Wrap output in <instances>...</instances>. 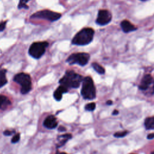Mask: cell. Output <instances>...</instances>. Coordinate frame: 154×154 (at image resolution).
I'll return each instance as SVG.
<instances>
[{"instance_id":"obj_24","label":"cell","mask_w":154,"mask_h":154,"mask_svg":"<svg viewBox=\"0 0 154 154\" xmlns=\"http://www.w3.org/2000/svg\"><path fill=\"white\" fill-rule=\"evenodd\" d=\"M147 139H149V140H151V139L154 138V133L149 134V135H147Z\"/></svg>"},{"instance_id":"obj_6","label":"cell","mask_w":154,"mask_h":154,"mask_svg":"<svg viewBox=\"0 0 154 154\" xmlns=\"http://www.w3.org/2000/svg\"><path fill=\"white\" fill-rule=\"evenodd\" d=\"M90 55L87 53L81 52L72 54L67 59L66 62L69 64H77L80 66H85L88 62Z\"/></svg>"},{"instance_id":"obj_29","label":"cell","mask_w":154,"mask_h":154,"mask_svg":"<svg viewBox=\"0 0 154 154\" xmlns=\"http://www.w3.org/2000/svg\"><path fill=\"white\" fill-rule=\"evenodd\" d=\"M150 154H154V151H153V152H152Z\"/></svg>"},{"instance_id":"obj_19","label":"cell","mask_w":154,"mask_h":154,"mask_svg":"<svg viewBox=\"0 0 154 154\" xmlns=\"http://www.w3.org/2000/svg\"><path fill=\"white\" fill-rule=\"evenodd\" d=\"M29 0H20L18 8H28V7L26 5V3L29 1Z\"/></svg>"},{"instance_id":"obj_2","label":"cell","mask_w":154,"mask_h":154,"mask_svg":"<svg viewBox=\"0 0 154 154\" xmlns=\"http://www.w3.org/2000/svg\"><path fill=\"white\" fill-rule=\"evenodd\" d=\"M94 33V30L91 28H83L75 35L72 42L73 45L79 46L88 45L93 40Z\"/></svg>"},{"instance_id":"obj_7","label":"cell","mask_w":154,"mask_h":154,"mask_svg":"<svg viewBox=\"0 0 154 154\" xmlns=\"http://www.w3.org/2000/svg\"><path fill=\"white\" fill-rule=\"evenodd\" d=\"M61 17V14L52 11L48 10H44L38 11L34 13L31 18H38V19H44L51 22L55 21L58 20Z\"/></svg>"},{"instance_id":"obj_1","label":"cell","mask_w":154,"mask_h":154,"mask_svg":"<svg viewBox=\"0 0 154 154\" xmlns=\"http://www.w3.org/2000/svg\"><path fill=\"white\" fill-rule=\"evenodd\" d=\"M83 79L81 75L75 73L74 71L67 70L63 77L60 79L59 83L67 89L69 88H76L79 87Z\"/></svg>"},{"instance_id":"obj_13","label":"cell","mask_w":154,"mask_h":154,"mask_svg":"<svg viewBox=\"0 0 154 154\" xmlns=\"http://www.w3.org/2000/svg\"><path fill=\"white\" fill-rule=\"evenodd\" d=\"M71 138H72V135L69 134H63L58 136L57 138V147H60L63 146Z\"/></svg>"},{"instance_id":"obj_18","label":"cell","mask_w":154,"mask_h":154,"mask_svg":"<svg viewBox=\"0 0 154 154\" xmlns=\"http://www.w3.org/2000/svg\"><path fill=\"white\" fill-rule=\"evenodd\" d=\"M95 108H96V104L94 102L89 103L85 106V109L89 111H92L94 110Z\"/></svg>"},{"instance_id":"obj_15","label":"cell","mask_w":154,"mask_h":154,"mask_svg":"<svg viewBox=\"0 0 154 154\" xmlns=\"http://www.w3.org/2000/svg\"><path fill=\"white\" fill-rule=\"evenodd\" d=\"M144 126L146 129H154V116L147 117L144 121Z\"/></svg>"},{"instance_id":"obj_14","label":"cell","mask_w":154,"mask_h":154,"mask_svg":"<svg viewBox=\"0 0 154 154\" xmlns=\"http://www.w3.org/2000/svg\"><path fill=\"white\" fill-rule=\"evenodd\" d=\"M6 72V69L0 68V88L3 87L7 83V79L5 75Z\"/></svg>"},{"instance_id":"obj_23","label":"cell","mask_w":154,"mask_h":154,"mask_svg":"<svg viewBox=\"0 0 154 154\" xmlns=\"http://www.w3.org/2000/svg\"><path fill=\"white\" fill-rule=\"evenodd\" d=\"M13 133V132L12 131H8V130H6V131H5L3 132L4 135H6V136L11 135H12Z\"/></svg>"},{"instance_id":"obj_27","label":"cell","mask_w":154,"mask_h":154,"mask_svg":"<svg viewBox=\"0 0 154 154\" xmlns=\"http://www.w3.org/2000/svg\"><path fill=\"white\" fill-rule=\"evenodd\" d=\"M106 103L107 105H112V100H108V101L106 102Z\"/></svg>"},{"instance_id":"obj_20","label":"cell","mask_w":154,"mask_h":154,"mask_svg":"<svg viewBox=\"0 0 154 154\" xmlns=\"http://www.w3.org/2000/svg\"><path fill=\"white\" fill-rule=\"evenodd\" d=\"M128 131H123V132H116L114 134V137H117V138H120V137H125L127 134H128Z\"/></svg>"},{"instance_id":"obj_9","label":"cell","mask_w":154,"mask_h":154,"mask_svg":"<svg viewBox=\"0 0 154 154\" xmlns=\"http://www.w3.org/2000/svg\"><path fill=\"white\" fill-rule=\"evenodd\" d=\"M57 119L52 115L48 116L43 122V126L48 129H54L57 126Z\"/></svg>"},{"instance_id":"obj_22","label":"cell","mask_w":154,"mask_h":154,"mask_svg":"<svg viewBox=\"0 0 154 154\" xmlns=\"http://www.w3.org/2000/svg\"><path fill=\"white\" fill-rule=\"evenodd\" d=\"M6 22H7L6 21H4V22L0 23V32L2 31L5 29V25H6Z\"/></svg>"},{"instance_id":"obj_5","label":"cell","mask_w":154,"mask_h":154,"mask_svg":"<svg viewBox=\"0 0 154 154\" xmlns=\"http://www.w3.org/2000/svg\"><path fill=\"white\" fill-rule=\"evenodd\" d=\"M48 46V43L47 42H34L29 47V54L33 58L38 59L44 54Z\"/></svg>"},{"instance_id":"obj_16","label":"cell","mask_w":154,"mask_h":154,"mask_svg":"<svg viewBox=\"0 0 154 154\" xmlns=\"http://www.w3.org/2000/svg\"><path fill=\"white\" fill-rule=\"evenodd\" d=\"M11 103L10 100L4 95H0V108Z\"/></svg>"},{"instance_id":"obj_17","label":"cell","mask_w":154,"mask_h":154,"mask_svg":"<svg viewBox=\"0 0 154 154\" xmlns=\"http://www.w3.org/2000/svg\"><path fill=\"white\" fill-rule=\"evenodd\" d=\"M91 65H92L93 68L94 69V70L96 72H97L98 73L101 74V75L105 73L104 68L102 66H101L100 65H99V64H97L96 63H92Z\"/></svg>"},{"instance_id":"obj_8","label":"cell","mask_w":154,"mask_h":154,"mask_svg":"<svg viewBox=\"0 0 154 154\" xmlns=\"http://www.w3.org/2000/svg\"><path fill=\"white\" fill-rule=\"evenodd\" d=\"M112 19V15L109 11L106 10H100L98 12L96 19V23L100 25L108 24Z\"/></svg>"},{"instance_id":"obj_4","label":"cell","mask_w":154,"mask_h":154,"mask_svg":"<svg viewBox=\"0 0 154 154\" xmlns=\"http://www.w3.org/2000/svg\"><path fill=\"white\" fill-rule=\"evenodd\" d=\"M13 80L21 86L20 93L22 94H26L31 90V79L28 74L25 73H17L14 76Z\"/></svg>"},{"instance_id":"obj_31","label":"cell","mask_w":154,"mask_h":154,"mask_svg":"<svg viewBox=\"0 0 154 154\" xmlns=\"http://www.w3.org/2000/svg\"><path fill=\"white\" fill-rule=\"evenodd\" d=\"M141 1H145V0H141Z\"/></svg>"},{"instance_id":"obj_26","label":"cell","mask_w":154,"mask_h":154,"mask_svg":"<svg viewBox=\"0 0 154 154\" xmlns=\"http://www.w3.org/2000/svg\"><path fill=\"white\" fill-rule=\"evenodd\" d=\"M119 114V111L117 110H114L112 112V115H117Z\"/></svg>"},{"instance_id":"obj_10","label":"cell","mask_w":154,"mask_h":154,"mask_svg":"<svg viewBox=\"0 0 154 154\" xmlns=\"http://www.w3.org/2000/svg\"><path fill=\"white\" fill-rule=\"evenodd\" d=\"M152 80H153V78L150 75L147 74L144 75L139 85V89L141 90H146L152 82Z\"/></svg>"},{"instance_id":"obj_3","label":"cell","mask_w":154,"mask_h":154,"mask_svg":"<svg viewBox=\"0 0 154 154\" xmlns=\"http://www.w3.org/2000/svg\"><path fill=\"white\" fill-rule=\"evenodd\" d=\"M81 93L85 99L93 100L96 97V88L91 77L87 76L83 79Z\"/></svg>"},{"instance_id":"obj_21","label":"cell","mask_w":154,"mask_h":154,"mask_svg":"<svg viewBox=\"0 0 154 154\" xmlns=\"http://www.w3.org/2000/svg\"><path fill=\"white\" fill-rule=\"evenodd\" d=\"M20 140V134H16L11 139V143H16L17 142H18Z\"/></svg>"},{"instance_id":"obj_11","label":"cell","mask_w":154,"mask_h":154,"mask_svg":"<svg viewBox=\"0 0 154 154\" xmlns=\"http://www.w3.org/2000/svg\"><path fill=\"white\" fill-rule=\"evenodd\" d=\"M67 91L68 89L67 88L60 85L54 93V99L57 101H60L62 98L63 94L64 93H67Z\"/></svg>"},{"instance_id":"obj_12","label":"cell","mask_w":154,"mask_h":154,"mask_svg":"<svg viewBox=\"0 0 154 154\" xmlns=\"http://www.w3.org/2000/svg\"><path fill=\"white\" fill-rule=\"evenodd\" d=\"M120 25L122 28V30L125 32H129L137 29V28L131 22H129L128 20H123L121 22Z\"/></svg>"},{"instance_id":"obj_28","label":"cell","mask_w":154,"mask_h":154,"mask_svg":"<svg viewBox=\"0 0 154 154\" xmlns=\"http://www.w3.org/2000/svg\"><path fill=\"white\" fill-rule=\"evenodd\" d=\"M56 154H67V153H65V152H60L57 151V152H56Z\"/></svg>"},{"instance_id":"obj_25","label":"cell","mask_w":154,"mask_h":154,"mask_svg":"<svg viewBox=\"0 0 154 154\" xmlns=\"http://www.w3.org/2000/svg\"><path fill=\"white\" fill-rule=\"evenodd\" d=\"M58 131H66V128L63 127V126H60L59 128H58Z\"/></svg>"},{"instance_id":"obj_30","label":"cell","mask_w":154,"mask_h":154,"mask_svg":"<svg viewBox=\"0 0 154 154\" xmlns=\"http://www.w3.org/2000/svg\"><path fill=\"white\" fill-rule=\"evenodd\" d=\"M153 91H154V85H153Z\"/></svg>"}]
</instances>
